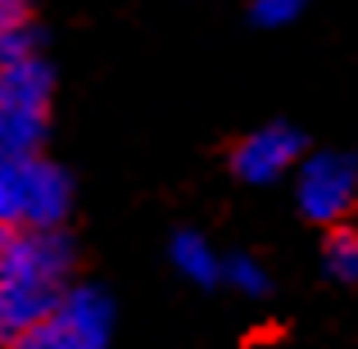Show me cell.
I'll return each instance as SVG.
<instances>
[{
  "instance_id": "cell-1",
  "label": "cell",
  "mask_w": 358,
  "mask_h": 349,
  "mask_svg": "<svg viewBox=\"0 0 358 349\" xmlns=\"http://www.w3.org/2000/svg\"><path fill=\"white\" fill-rule=\"evenodd\" d=\"M73 209V177L41 155L0 145V227L64 232Z\"/></svg>"
},
{
  "instance_id": "cell-2",
  "label": "cell",
  "mask_w": 358,
  "mask_h": 349,
  "mask_svg": "<svg viewBox=\"0 0 358 349\" xmlns=\"http://www.w3.org/2000/svg\"><path fill=\"white\" fill-rule=\"evenodd\" d=\"M55 73L36 55L14 69H0V145L18 155H41L45 127H50Z\"/></svg>"
},
{
  "instance_id": "cell-3",
  "label": "cell",
  "mask_w": 358,
  "mask_h": 349,
  "mask_svg": "<svg viewBox=\"0 0 358 349\" xmlns=\"http://www.w3.org/2000/svg\"><path fill=\"white\" fill-rule=\"evenodd\" d=\"M295 209L313 227H345L358 209V159L350 150H317L295 168Z\"/></svg>"
},
{
  "instance_id": "cell-4",
  "label": "cell",
  "mask_w": 358,
  "mask_h": 349,
  "mask_svg": "<svg viewBox=\"0 0 358 349\" xmlns=\"http://www.w3.org/2000/svg\"><path fill=\"white\" fill-rule=\"evenodd\" d=\"M114 304L100 286H69L50 318L9 349H109Z\"/></svg>"
},
{
  "instance_id": "cell-5",
  "label": "cell",
  "mask_w": 358,
  "mask_h": 349,
  "mask_svg": "<svg viewBox=\"0 0 358 349\" xmlns=\"http://www.w3.org/2000/svg\"><path fill=\"white\" fill-rule=\"evenodd\" d=\"M308 145L304 131L290 122H263L250 136H241L231 145V173L245 186H277L281 177H295V168L304 164Z\"/></svg>"
},
{
  "instance_id": "cell-6",
  "label": "cell",
  "mask_w": 358,
  "mask_h": 349,
  "mask_svg": "<svg viewBox=\"0 0 358 349\" xmlns=\"http://www.w3.org/2000/svg\"><path fill=\"white\" fill-rule=\"evenodd\" d=\"M73 241L64 232L0 227V281H59L69 286Z\"/></svg>"
},
{
  "instance_id": "cell-7",
  "label": "cell",
  "mask_w": 358,
  "mask_h": 349,
  "mask_svg": "<svg viewBox=\"0 0 358 349\" xmlns=\"http://www.w3.org/2000/svg\"><path fill=\"white\" fill-rule=\"evenodd\" d=\"M59 281H0V349L32 336L64 299Z\"/></svg>"
},
{
  "instance_id": "cell-8",
  "label": "cell",
  "mask_w": 358,
  "mask_h": 349,
  "mask_svg": "<svg viewBox=\"0 0 358 349\" xmlns=\"http://www.w3.org/2000/svg\"><path fill=\"white\" fill-rule=\"evenodd\" d=\"M168 263H173V272L182 281H191V286H200V290L222 286V254L213 250L209 236L195 232V227L173 232V241H168Z\"/></svg>"
},
{
  "instance_id": "cell-9",
  "label": "cell",
  "mask_w": 358,
  "mask_h": 349,
  "mask_svg": "<svg viewBox=\"0 0 358 349\" xmlns=\"http://www.w3.org/2000/svg\"><path fill=\"white\" fill-rule=\"evenodd\" d=\"M322 263H327V277L341 281V286H358V227H331L322 245Z\"/></svg>"
},
{
  "instance_id": "cell-10",
  "label": "cell",
  "mask_w": 358,
  "mask_h": 349,
  "mask_svg": "<svg viewBox=\"0 0 358 349\" xmlns=\"http://www.w3.org/2000/svg\"><path fill=\"white\" fill-rule=\"evenodd\" d=\"M222 286L245 299H263L272 290V272L254 254H222Z\"/></svg>"
},
{
  "instance_id": "cell-11",
  "label": "cell",
  "mask_w": 358,
  "mask_h": 349,
  "mask_svg": "<svg viewBox=\"0 0 358 349\" xmlns=\"http://www.w3.org/2000/svg\"><path fill=\"white\" fill-rule=\"evenodd\" d=\"M36 55H41V36H36L32 18L0 27V69H14V64L36 59Z\"/></svg>"
},
{
  "instance_id": "cell-12",
  "label": "cell",
  "mask_w": 358,
  "mask_h": 349,
  "mask_svg": "<svg viewBox=\"0 0 358 349\" xmlns=\"http://www.w3.org/2000/svg\"><path fill=\"white\" fill-rule=\"evenodd\" d=\"M313 0H250V23L263 32H281V27L299 23Z\"/></svg>"
},
{
  "instance_id": "cell-13",
  "label": "cell",
  "mask_w": 358,
  "mask_h": 349,
  "mask_svg": "<svg viewBox=\"0 0 358 349\" xmlns=\"http://www.w3.org/2000/svg\"><path fill=\"white\" fill-rule=\"evenodd\" d=\"M23 18H27V0H0V27L23 23Z\"/></svg>"
}]
</instances>
